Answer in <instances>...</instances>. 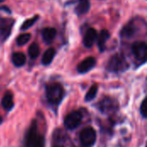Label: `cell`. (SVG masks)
Masks as SVG:
<instances>
[{
    "instance_id": "cell-10",
    "label": "cell",
    "mask_w": 147,
    "mask_h": 147,
    "mask_svg": "<svg viewBox=\"0 0 147 147\" xmlns=\"http://www.w3.org/2000/svg\"><path fill=\"white\" fill-rule=\"evenodd\" d=\"M109 32L108 30H102L99 34V36L97 37V44L98 47L101 52H103L106 48V42L109 39Z\"/></svg>"
},
{
    "instance_id": "cell-18",
    "label": "cell",
    "mask_w": 147,
    "mask_h": 147,
    "mask_svg": "<svg viewBox=\"0 0 147 147\" xmlns=\"http://www.w3.org/2000/svg\"><path fill=\"white\" fill-rule=\"evenodd\" d=\"M31 38V35L30 34H28V33H25V34H20L17 39H16V43L18 46H23L25 44H27L29 40Z\"/></svg>"
},
{
    "instance_id": "cell-6",
    "label": "cell",
    "mask_w": 147,
    "mask_h": 147,
    "mask_svg": "<svg viewBox=\"0 0 147 147\" xmlns=\"http://www.w3.org/2000/svg\"><path fill=\"white\" fill-rule=\"evenodd\" d=\"M14 21L8 18H0V40H4L9 37L11 32Z\"/></svg>"
},
{
    "instance_id": "cell-13",
    "label": "cell",
    "mask_w": 147,
    "mask_h": 147,
    "mask_svg": "<svg viewBox=\"0 0 147 147\" xmlns=\"http://www.w3.org/2000/svg\"><path fill=\"white\" fill-rule=\"evenodd\" d=\"M54 55H55V50H54L53 48H49V49H47V50L44 53V54H43V56H42V59H41L42 64L45 65H49V64L53 61V58H54Z\"/></svg>"
},
{
    "instance_id": "cell-2",
    "label": "cell",
    "mask_w": 147,
    "mask_h": 147,
    "mask_svg": "<svg viewBox=\"0 0 147 147\" xmlns=\"http://www.w3.org/2000/svg\"><path fill=\"white\" fill-rule=\"evenodd\" d=\"M128 67V64L121 54H115L109 61L108 64V70L114 72H120L124 71Z\"/></svg>"
},
{
    "instance_id": "cell-21",
    "label": "cell",
    "mask_w": 147,
    "mask_h": 147,
    "mask_svg": "<svg viewBox=\"0 0 147 147\" xmlns=\"http://www.w3.org/2000/svg\"><path fill=\"white\" fill-rule=\"evenodd\" d=\"M45 146V140L43 136L39 135V137L36 139L35 141H34L29 147H44Z\"/></svg>"
},
{
    "instance_id": "cell-19",
    "label": "cell",
    "mask_w": 147,
    "mask_h": 147,
    "mask_svg": "<svg viewBox=\"0 0 147 147\" xmlns=\"http://www.w3.org/2000/svg\"><path fill=\"white\" fill-rule=\"evenodd\" d=\"M97 90H98V87L96 84L95 85H92L90 87V89L89 90V91L87 92L86 96H85V101L89 102V101H91L92 99H94L95 96H96Z\"/></svg>"
},
{
    "instance_id": "cell-3",
    "label": "cell",
    "mask_w": 147,
    "mask_h": 147,
    "mask_svg": "<svg viewBox=\"0 0 147 147\" xmlns=\"http://www.w3.org/2000/svg\"><path fill=\"white\" fill-rule=\"evenodd\" d=\"M96 140V131L92 127L84 128L80 134V141L84 146L89 147L93 146Z\"/></svg>"
},
{
    "instance_id": "cell-4",
    "label": "cell",
    "mask_w": 147,
    "mask_h": 147,
    "mask_svg": "<svg viewBox=\"0 0 147 147\" xmlns=\"http://www.w3.org/2000/svg\"><path fill=\"white\" fill-rule=\"evenodd\" d=\"M82 114L79 111H72L68 114L64 121L65 126L68 129H75L78 127L82 121Z\"/></svg>"
},
{
    "instance_id": "cell-24",
    "label": "cell",
    "mask_w": 147,
    "mask_h": 147,
    "mask_svg": "<svg viewBox=\"0 0 147 147\" xmlns=\"http://www.w3.org/2000/svg\"><path fill=\"white\" fill-rule=\"evenodd\" d=\"M2 121H3V119H2V117L0 116V124L2 123Z\"/></svg>"
},
{
    "instance_id": "cell-14",
    "label": "cell",
    "mask_w": 147,
    "mask_h": 147,
    "mask_svg": "<svg viewBox=\"0 0 147 147\" xmlns=\"http://www.w3.org/2000/svg\"><path fill=\"white\" fill-rule=\"evenodd\" d=\"M13 105H14V102H13V97H12L11 93L9 92L5 93L2 100V106L6 110H10L13 108Z\"/></svg>"
},
{
    "instance_id": "cell-17",
    "label": "cell",
    "mask_w": 147,
    "mask_h": 147,
    "mask_svg": "<svg viewBox=\"0 0 147 147\" xmlns=\"http://www.w3.org/2000/svg\"><path fill=\"white\" fill-rule=\"evenodd\" d=\"M40 54V47L38 44L33 43L28 47V55L31 59H36Z\"/></svg>"
},
{
    "instance_id": "cell-9",
    "label": "cell",
    "mask_w": 147,
    "mask_h": 147,
    "mask_svg": "<svg viewBox=\"0 0 147 147\" xmlns=\"http://www.w3.org/2000/svg\"><path fill=\"white\" fill-rule=\"evenodd\" d=\"M57 31L55 28H46L42 30L41 32V36L43 40L47 43V44H51L53 42V40H54L55 36H56Z\"/></svg>"
},
{
    "instance_id": "cell-15",
    "label": "cell",
    "mask_w": 147,
    "mask_h": 147,
    "mask_svg": "<svg viewBox=\"0 0 147 147\" xmlns=\"http://www.w3.org/2000/svg\"><path fill=\"white\" fill-rule=\"evenodd\" d=\"M12 62L17 67L22 66L26 62V57L22 53H15L12 55Z\"/></svg>"
},
{
    "instance_id": "cell-5",
    "label": "cell",
    "mask_w": 147,
    "mask_h": 147,
    "mask_svg": "<svg viewBox=\"0 0 147 147\" xmlns=\"http://www.w3.org/2000/svg\"><path fill=\"white\" fill-rule=\"evenodd\" d=\"M132 52L138 60L141 62L147 60V43L146 42H135L132 47Z\"/></svg>"
},
{
    "instance_id": "cell-22",
    "label": "cell",
    "mask_w": 147,
    "mask_h": 147,
    "mask_svg": "<svg viewBox=\"0 0 147 147\" xmlns=\"http://www.w3.org/2000/svg\"><path fill=\"white\" fill-rule=\"evenodd\" d=\"M140 113L144 117H147V98H146L140 106Z\"/></svg>"
},
{
    "instance_id": "cell-25",
    "label": "cell",
    "mask_w": 147,
    "mask_h": 147,
    "mask_svg": "<svg viewBox=\"0 0 147 147\" xmlns=\"http://www.w3.org/2000/svg\"><path fill=\"white\" fill-rule=\"evenodd\" d=\"M2 2H3V0H0V3H2Z\"/></svg>"
},
{
    "instance_id": "cell-20",
    "label": "cell",
    "mask_w": 147,
    "mask_h": 147,
    "mask_svg": "<svg viewBox=\"0 0 147 147\" xmlns=\"http://www.w3.org/2000/svg\"><path fill=\"white\" fill-rule=\"evenodd\" d=\"M38 17H39L38 16H34V17L30 18V19L26 20V21L22 23L21 29H22V30H27V29H28L29 28H31V27H32V26L36 22V21H37V19H38Z\"/></svg>"
},
{
    "instance_id": "cell-26",
    "label": "cell",
    "mask_w": 147,
    "mask_h": 147,
    "mask_svg": "<svg viewBox=\"0 0 147 147\" xmlns=\"http://www.w3.org/2000/svg\"><path fill=\"white\" fill-rule=\"evenodd\" d=\"M146 147H147V145H146Z\"/></svg>"
},
{
    "instance_id": "cell-12",
    "label": "cell",
    "mask_w": 147,
    "mask_h": 147,
    "mask_svg": "<svg viewBox=\"0 0 147 147\" xmlns=\"http://www.w3.org/2000/svg\"><path fill=\"white\" fill-rule=\"evenodd\" d=\"M135 32H136V26L134 23V22H130L122 28L121 32V37L128 38L133 36L135 34Z\"/></svg>"
},
{
    "instance_id": "cell-7",
    "label": "cell",
    "mask_w": 147,
    "mask_h": 147,
    "mask_svg": "<svg viewBox=\"0 0 147 147\" xmlns=\"http://www.w3.org/2000/svg\"><path fill=\"white\" fill-rule=\"evenodd\" d=\"M96 65V59L93 57H88L80 62L78 65V71L79 73H86L90 71Z\"/></svg>"
},
{
    "instance_id": "cell-1",
    "label": "cell",
    "mask_w": 147,
    "mask_h": 147,
    "mask_svg": "<svg viewBox=\"0 0 147 147\" xmlns=\"http://www.w3.org/2000/svg\"><path fill=\"white\" fill-rule=\"evenodd\" d=\"M46 94L48 102L51 104L57 105L61 102L64 96V89L59 84H51L47 86Z\"/></svg>"
},
{
    "instance_id": "cell-23",
    "label": "cell",
    "mask_w": 147,
    "mask_h": 147,
    "mask_svg": "<svg viewBox=\"0 0 147 147\" xmlns=\"http://www.w3.org/2000/svg\"><path fill=\"white\" fill-rule=\"evenodd\" d=\"M53 147H64L62 145H59V144H57V145H55Z\"/></svg>"
},
{
    "instance_id": "cell-11",
    "label": "cell",
    "mask_w": 147,
    "mask_h": 147,
    "mask_svg": "<svg viewBox=\"0 0 147 147\" xmlns=\"http://www.w3.org/2000/svg\"><path fill=\"white\" fill-rule=\"evenodd\" d=\"M89 9H90V0H79L75 8V12L78 15L81 16L86 14Z\"/></svg>"
},
{
    "instance_id": "cell-16",
    "label": "cell",
    "mask_w": 147,
    "mask_h": 147,
    "mask_svg": "<svg viewBox=\"0 0 147 147\" xmlns=\"http://www.w3.org/2000/svg\"><path fill=\"white\" fill-rule=\"evenodd\" d=\"M115 105L114 104V101H112L111 99L109 98H105L100 104V109H102V111L103 112H108L109 109H113Z\"/></svg>"
},
{
    "instance_id": "cell-8",
    "label": "cell",
    "mask_w": 147,
    "mask_h": 147,
    "mask_svg": "<svg viewBox=\"0 0 147 147\" xmlns=\"http://www.w3.org/2000/svg\"><path fill=\"white\" fill-rule=\"evenodd\" d=\"M96 40H97V32L96 31V29L89 28L84 34L83 42L86 47L90 48L94 45V43Z\"/></svg>"
}]
</instances>
